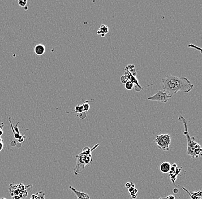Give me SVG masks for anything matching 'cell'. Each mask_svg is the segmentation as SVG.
Here are the masks:
<instances>
[{"label": "cell", "instance_id": "obj_1", "mask_svg": "<svg viewBox=\"0 0 202 199\" xmlns=\"http://www.w3.org/2000/svg\"><path fill=\"white\" fill-rule=\"evenodd\" d=\"M162 90L173 96L179 91L188 93L194 88V85L185 77H178L172 75L162 78Z\"/></svg>", "mask_w": 202, "mask_h": 199}, {"label": "cell", "instance_id": "obj_2", "mask_svg": "<svg viewBox=\"0 0 202 199\" xmlns=\"http://www.w3.org/2000/svg\"><path fill=\"white\" fill-rule=\"evenodd\" d=\"M178 121L182 122L184 126V134L186 137L187 141V153L192 158H198L202 156V147L200 145L195 142L194 140L191 137L190 135L188 130V122L186 119L182 115H180L178 117Z\"/></svg>", "mask_w": 202, "mask_h": 199}, {"label": "cell", "instance_id": "obj_3", "mask_svg": "<svg viewBox=\"0 0 202 199\" xmlns=\"http://www.w3.org/2000/svg\"><path fill=\"white\" fill-rule=\"evenodd\" d=\"M33 188L32 185L25 186L23 184H20L19 185H12L11 184L9 188V191L11 193L12 197L14 196H18L21 199H25L28 196L29 192Z\"/></svg>", "mask_w": 202, "mask_h": 199}, {"label": "cell", "instance_id": "obj_4", "mask_svg": "<svg viewBox=\"0 0 202 199\" xmlns=\"http://www.w3.org/2000/svg\"><path fill=\"white\" fill-rule=\"evenodd\" d=\"M76 164L75 168L74 169V173L76 176L79 175V174L83 171V169L88 165L92 163V156H88L82 154V153L76 155Z\"/></svg>", "mask_w": 202, "mask_h": 199}, {"label": "cell", "instance_id": "obj_5", "mask_svg": "<svg viewBox=\"0 0 202 199\" xmlns=\"http://www.w3.org/2000/svg\"><path fill=\"white\" fill-rule=\"evenodd\" d=\"M154 141L157 145L159 148L161 149L163 151L166 152L170 150L171 138L169 134H160L156 136Z\"/></svg>", "mask_w": 202, "mask_h": 199}, {"label": "cell", "instance_id": "obj_6", "mask_svg": "<svg viewBox=\"0 0 202 199\" xmlns=\"http://www.w3.org/2000/svg\"><path fill=\"white\" fill-rule=\"evenodd\" d=\"M173 96L168 94L165 91L159 90L153 95L148 98V101H158L161 102L162 103H166Z\"/></svg>", "mask_w": 202, "mask_h": 199}, {"label": "cell", "instance_id": "obj_7", "mask_svg": "<svg viewBox=\"0 0 202 199\" xmlns=\"http://www.w3.org/2000/svg\"><path fill=\"white\" fill-rule=\"evenodd\" d=\"M181 172V169L178 167L176 164L171 165L170 171L169 172V176L170 177V181L173 184L175 183V181L177 179V177Z\"/></svg>", "mask_w": 202, "mask_h": 199}, {"label": "cell", "instance_id": "obj_8", "mask_svg": "<svg viewBox=\"0 0 202 199\" xmlns=\"http://www.w3.org/2000/svg\"><path fill=\"white\" fill-rule=\"evenodd\" d=\"M69 189L75 193L78 199H90L89 195L86 193L76 191L74 188L71 186H69Z\"/></svg>", "mask_w": 202, "mask_h": 199}, {"label": "cell", "instance_id": "obj_9", "mask_svg": "<svg viewBox=\"0 0 202 199\" xmlns=\"http://www.w3.org/2000/svg\"><path fill=\"white\" fill-rule=\"evenodd\" d=\"M183 190H184L190 196V199H202V191L199 190L198 191L189 192L184 187H182Z\"/></svg>", "mask_w": 202, "mask_h": 199}, {"label": "cell", "instance_id": "obj_10", "mask_svg": "<svg viewBox=\"0 0 202 199\" xmlns=\"http://www.w3.org/2000/svg\"><path fill=\"white\" fill-rule=\"evenodd\" d=\"M34 52L36 55L41 56L45 52V47L41 44H37L34 48Z\"/></svg>", "mask_w": 202, "mask_h": 199}, {"label": "cell", "instance_id": "obj_11", "mask_svg": "<svg viewBox=\"0 0 202 199\" xmlns=\"http://www.w3.org/2000/svg\"><path fill=\"white\" fill-rule=\"evenodd\" d=\"M171 164L168 162H164L160 165V171L162 173H168L170 171Z\"/></svg>", "mask_w": 202, "mask_h": 199}, {"label": "cell", "instance_id": "obj_12", "mask_svg": "<svg viewBox=\"0 0 202 199\" xmlns=\"http://www.w3.org/2000/svg\"><path fill=\"white\" fill-rule=\"evenodd\" d=\"M45 195V193L44 192L40 191L37 192L36 194L32 195L31 196L32 198H34L35 199H45L44 197Z\"/></svg>", "mask_w": 202, "mask_h": 199}, {"label": "cell", "instance_id": "obj_13", "mask_svg": "<svg viewBox=\"0 0 202 199\" xmlns=\"http://www.w3.org/2000/svg\"><path fill=\"white\" fill-rule=\"evenodd\" d=\"M82 153L84 154V155H86V156H91V149L89 147H85L82 150Z\"/></svg>", "mask_w": 202, "mask_h": 199}, {"label": "cell", "instance_id": "obj_14", "mask_svg": "<svg viewBox=\"0 0 202 199\" xmlns=\"http://www.w3.org/2000/svg\"><path fill=\"white\" fill-rule=\"evenodd\" d=\"M120 81H121V82L122 83H123V84L126 83L127 82L129 81V76H128V75L127 74L126 72L125 73V74L121 76V78H120Z\"/></svg>", "mask_w": 202, "mask_h": 199}, {"label": "cell", "instance_id": "obj_15", "mask_svg": "<svg viewBox=\"0 0 202 199\" xmlns=\"http://www.w3.org/2000/svg\"><path fill=\"white\" fill-rule=\"evenodd\" d=\"M135 84L131 81H128L126 83H125V87L127 90H132L134 88Z\"/></svg>", "mask_w": 202, "mask_h": 199}, {"label": "cell", "instance_id": "obj_16", "mask_svg": "<svg viewBox=\"0 0 202 199\" xmlns=\"http://www.w3.org/2000/svg\"><path fill=\"white\" fill-rule=\"evenodd\" d=\"M99 30L102 32V33L106 35L109 32V28L105 25H101L99 28Z\"/></svg>", "mask_w": 202, "mask_h": 199}, {"label": "cell", "instance_id": "obj_17", "mask_svg": "<svg viewBox=\"0 0 202 199\" xmlns=\"http://www.w3.org/2000/svg\"><path fill=\"white\" fill-rule=\"evenodd\" d=\"M82 105V107H83V111L84 112H87L88 111V110L90 109V105L88 104V101H84V103Z\"/></svg>", "mask_w": 202, "mask_h": 199}, {"label": "cell", "instance_id": "obj_18", "mask_svg": "<svg viewBox=\"0 0 202 199\" xmlns=\"http://www.w3.org/2000/svg\"><path fill=\"white\" fill-rule=\"evenodd\" d=\"M83 107H82V105H78L76 106L74 111L72 113H76L79 114L80 113L83 112Z\"/></svg>", "mask_w": 202, "mask_h": 199}, {"label": "cell", "instance_id": "obj_19", "mask_svg": "<svg viewBox=\"0 0 202 199\" xmlns=\"http://www.w3.org/2000/svg\"><path fill=\"white\" fill-rule=\"evenodd\" d=\"M78 117L80 118V119H84L86 118L87 117V114L86 112H82V113H80L78 114Z\"/></svg>", "mask_w": 202, "mask_h": 199}, {"label": "cell", "instance_id": "obj_20", "mask_svg": "<svg viewBox=\"0 0 202 199\" xmlns=\"http://www.w3.org/2000/svg\"><path fill=\"white\" fill-rule=\"evenodd\" d=\"M18 4L21 7H25L27 6V1H24V0H20L18 1Z\"/></svg>", "mask_w": 202, "mask_h": 199}, {"label": "cell", "instance_id": "obj_21", "mask_svg": "<svg viewBox=\"0 0 202 199\" xmlns=\"http://www.w3.org/2000/svg\"><path fill=\"white\" fill-rule=\"evenodd\" d=\"M188 47H190V48H196V50H199V51L200 52H202V49L200 48H199V47H196L194 45H192V44H190L188 45Z\"/></svg>", "mask_w": 202, "mask_h": 199}, {"label": "cell", "instance_id": "obj_22", "mask_svg": "<svg viewBox=\"0 0 202 199\" xmlns=\"http://www.w3.org/2000/svg\"><path fill=\"white\" fill-rule=\"evenodd\" d=\"M165 199H175V197L173 195L168 196L166 197H165Z\"/></svg>", "mask_w": 202, "mask_h": 199}, {"label": "cell", "instance_id": "obj_23", "mask_svg": "<svg viewBox=\"0 0 202 199\" xmlns=\"http://www.w3.org/2000/svg\"><path fill=\"white\" fill-rule=\"evenodd\" d=\"M3 148H4V144H3V142H0V152L2 150Z\"/></svg>", "mask_w": 202, "mask_h": 199}, {"label": "cell", "instance_id": "obj_24", "mask_svg": "<svg viewBox=\"0 0 202 199\" xmlns=\"http://www.w3.org/2000/svg\"><path fill=\"white\" fill-rule=\"evenodd\" d=\"M125 187L127 188V189H129L131 187V183H127L125 184Z\"/></svg>", "mask_w": 202, "mask_h": 199}, {"label": "cell", "instance_id": "obj_25", "mask_svg": "<svg viewBox=\"0 0 202 199\" xmlns=\"http://www.w3.org/2000/svg\"><path fill=\"white\" fill-rule=\"evenodd\" d=\"M2 126H4V123H3V125H2L1 126H0V137H1V136H2V134H3V131L1 130V129H2Z\"/></svg>", "mask_w": 202, "mask_h": 199}, {"label": "cell", "instance_id": "obj_26", "mask_svg": "<svg viewBox=\"0 0 202 199\" xmlns=\"http://www.w3.org/2000/svg\"><path fill=\"white\" fill-rule=\"evenodd\" d=\"M173 192L174 193H178V189H177V188H174V189H173Z\"/></svg>", "mask_w": 202, "mask_h": 199}, {"label": "cell", "instance_id": "obj_27", "mask_svg": "<svg viewBox=\"0 0 202 199\" xmlns=\"http://www.w3.org/2000/svg\"><path fill=\"white\" fill-rule=\"evenodd\" d=\"M97 33L98 35H101V34L102 33V32L101 31H100V30L99 29V30L97 31Z\"/></svg>", "mask_w": 202, "mask_h": 199}, {"label": "cell", "instance_id": "obj_28", "mask_svg": "<svg viewBox=\"0 0 202 199\" xmlns=\"http://www.w3.org/2000/svg\"><path fill=\"white\" fill-rule=\"evenodd\" d=\"M131 197H132V199H136V197H137V195H135L131 196Z\"/></svg>", "mask_w": 202, "mask_h": 199}, {"label": "cell", "instance_id": "obj_29", "mask_svg": "<svg viewBox=\"0 0 202 199\" xmlns=\"http://www.w3.org/2000/svg\"><path fill=\"white\" fill-rule=\"evenodd\" d=\"M101 35V36H102V37H104L106 35H105V34H104V33H102Z\"/></svg>", "mask_w": 202, "mask_h": 199}, {"label": "cell", "instance_id": "obj_30", "mask_svg": "<svg viewBox=\"0 0 202 199\" xmlns=\"http://www.w3.org/2000/svg\"><path fill=\"white\" fill-rule=\"evenodd\" d=\"M27 9H28V7H27V6H25V7H24V9H25V11H26V10H27Z\"/></svg>", "mask_w": 202, "mask_h": 199}, {"label": "cell", "instance_id": "obj_31", "mask_svg": "<svg viewBox=\"0 0 202 199\" xmlns=\"http://www.w3.org/2000/svg\"><path fill=\"white\" fill-rule=\"evenodd\" d=\"M159 199H165V197H160Z\"/></svg>", "mask_w": 202, "mask_h": 199}, {"label": "cell", "instance_id": "obj_32", "mask_svg": "<svg viewBox=\"0 0 202 199\" xmlns=\"http://www.w3.org/2000/svg\"><path fill=\"white\" fill-rule=\"evenodd\" d=\"M5 199V198H1V199Z\"/></svg>", "mask_w": 202, "mask_h": 199}, {"label": "cell", "instance_id": "obj_33", "mask_svg": "<svg viewBox=\"0 0 202 199\" xmlns=\"http://www.w3.org/2000/svg\"><path fill=\"white\" fill-rule=\"evenodd\" d=\"M34 199V198H32V197H31V199Z\"/></svg>", "mask_w": 202, "mask_h": 199}]
</instances>
